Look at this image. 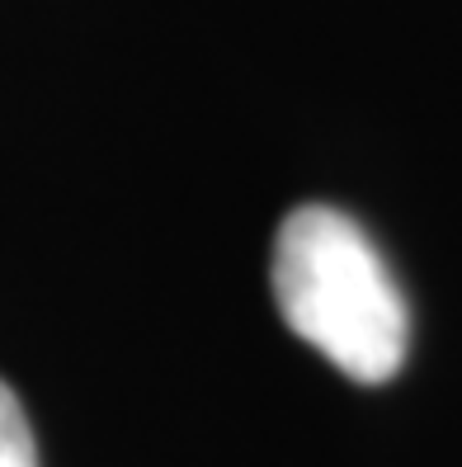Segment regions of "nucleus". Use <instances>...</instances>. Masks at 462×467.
<instances>
[{
	"label": "nucleus",
	"mask_w": 462,
	"mask_h": 467,
	"mask_svg": "<svg viewBox=\"0 0 462 467\" xmlns=\"http://www.w3.org/2000/svg\"><path fill=\"white\" fill-rule=\"evenodd\" d=\"M0 467H38L34 430L24 420L19 397L0 382Z\"/></svg>",
	"instance_id": "2"
},
{
	"label": "nucleus",
	"mask_w": 462,
	"mask_h": 467,
	"mask_svg": "<svg viewBox=\"0 0 462 467\" xmlns=\"http://www.w3.org/2000/svg\"><path fill=\"white\" fill-rule=\"evenodd\" d=\"M274 297L283 321L344 378L387 382L406 359V302L354 217L307 203L274 241Z\"/></svg>",
	"instance_id": "1"
}]
</instances>
